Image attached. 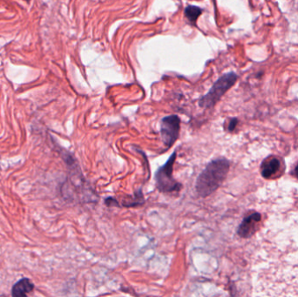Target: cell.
Instances as JSON below:
<instances>
[{
	"label": "cell",
	"instance_id": "1",
	"mask_svg": "<svg viewBox=\"0 0 298 297\" xmlns=\"http://www.w3.org/2000/svg\"><path fill=\"white\" fill-rule=\"evenodd\" d=\"M229 167L230 163L227 159H217L209 162L195 182V190L198 195L206 198L216 192L224 182Z\"/></svg>",
	"mask_w": 298,
	"mask_h": 297
},
{
	"label": "cell",
	"instance_id": "2",
	"mask_svg": "<svg viewBox=\"0 0 298 297\" xmlns=\"http://www.w3.org/2000/svg\"><path fill=\"white\" fill-rule=\"evenodd\" d=\"M176 160V152H174L167 162L159 167L155 173L156 188L161 193H173L180 192L182 185L173 177L174 164Z\"/></svg>",
	"mask_w": 298,
	"mask_h": 297
},
{
	"label": "cell",
	"instance_id": "11",
	"mask_svg": "<svg viewBox=\"0 0 298 297\" xmlns=\"http://www.w3.org/2000/svg\"><path fill=\"white\" fill-rule=\"evenodd\" d=\"M294 174L295 176H296V177L298 178V165H297V166L295 167Z\"/></svg>",
	"mask_w": 298,
	"mask_h": 297
},
{
	"label": "cell",
	"instance_id": "7",
	"mask_svg": "<svg viewBox=\"0 0 298 297\" xmlns=\"http://www.w3.org/2000/svg\"><path fill=\"white\" fill-rule=\"evenodd\" d=\"M280 168V162L278 159L269 158L263 162L261 166V174L265 179L272 177L278 172Z\"/></svg>",
	"mask_w": 298,
	"mask_h": 297
},
{
	"label": "cell",
	"instance_id": "3",
	"mask_svg": "<svg viewBox=\"0 0 298 297\" xmlns=\"http://www.w3.org/2000/svg\"><path fill=\"white\" fill-rule=\"evenodd\" d=\"M238 76L235 73H229L221 76L218 81L214 84L213 86L209 90V93L205 96L202 97L199 101V105L201 108H211L220 101L221 97L224 95L227 91L235 85Z\"/></svg>",
	"mask_w": 298,
	"mask_h": 297
},
{
	"label": "cell",
	"instance_id": "10",
	"mask_svg": "<svg viewBox=\"0 0 298 297\" xmlns=\"http://www.w3.org/2000/svg\"><path fill=\"white\" fill-rule=\"evenodd\" d=\"M238 123V120L236 119V118H234V119H231L230 121H229V127H228V131L233 132L236 128V125Z\"/></svg>",
	"mask_w": 298,
	"mask_h": 297
},
{
	"label": "cell",
	"instance_id": "4",
	"mask_svg": "<svg viewBox=\"0 0 298 297\" xmlns=\"http://www.w3.org/2000/svg\"><path fill=\"white\" fill-rule=\"evenodd\" d=\"M181 130V120L177 115L164 117L161 122V135L163 144L170 148L178 139Z\"/></svg>",
	"mask_w": 298,
	"mask_h": 297
},
{
	"label": "cell",
	"instance_id": "5",
	"mask_svg": "<svg viewBox=\"0 0 298 297\" xmlns=\"http://www.w3.org/2000/svg\"><path fill=\"white\" fill-rule=\"evenodd\" d=\"M259 213H254L244 218L237 229V235L242 238H249L256 231V224L261 220Z\"/></svg>",
	"mask_w": 298,
	"mask_h": 297
},
{
	"label": "cell",
	"instance_id": "12",
	"mask_svg": "<svg viewBox=\"0 0 298 297\" xmlns=\"http://www.w3.org/2000/svg\"><path fill=\"white\" fill-rule=\"evenodd\" d=\"M25 1H29V0H25Z\"/></svg>",
	"mask_w": 298,
	"mask_h": 297
},
{
	"label": "cell",
	"instance_id": "8",
	"mask_svg": "<svg viewBox=\"0 0 298 297\" xmlns=\"http://www.w3.org/2000/svg\"><path fill=\"white\" fill-rule=\"evenodd\" d=\"M184 13H185V16H186L187 19L189 20L190 23L194 25L196 20H198V18L202 13V10L201 8L195 6V5H190L185 9Z\"/></svg>",
	"mask_w": 298,
	"mask_h": 297
},
{
	"label": "cell",
	"instance_id": "6",
	"mask_svg": "<svg viewBox=\"0 0 298 297\" xmlns=\"http://www.w3.org/2000/svg\"><path fill=\"white\" fill-rule=\"evenodd\" d=\"M33 289H34L33 283L27 278H23L13 285L12 295L16 297H26L27 294L31 293Z\"/></svg>",
	"mask_w": 298,
	"mask_h": 297
},
{
	"label": "cell",
	"instance_id": "9",
	"mask_svg": "<svg viewBox=\"0 0 298 297\" xmlns=\"http://www.w3.org/2000/svg\"><path fill=\"white\" fill-rule=\"evenodd\" d=\"M128 198L130 200H126L123 201V206L127 207V208H132V207H135V206H140V205H143L145 202L144 200L143 193H141V190H139L138 192H136L135 193L134 197L128 196Z\"/></svg>",
	"mask_w": 298,
	"mask_h": 297
}]
</instances>
